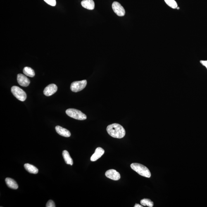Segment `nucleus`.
I'll return each mask as SVG.
<instances>
[{
  "instance_id": "nucleus-1",
  "label": "nucleus",
  "mask_w": 207,
  "mask_h": 207,
  "mask_svg": "<svg viewBox=\"0 0 207 207\" xmlns=\"http://www.w3.org/2000/svg\"><path fill=\"white\" fill-rule=\"evenodd\" d=\"M106 129L108 134L114 138L121 139L125 135V129L118 124H110L107 127Z\"/></svg>"
},
{
  "instance_id": "nucleus-2",
  "label": "nucleus",
  "mask_w": 207,
  "mask_h": 207,
  "mask_svg": "<svg viewBox=\"0 0 207 207\" xmlns=\"http://www.w3.org/2000/svg\"><path fill=\"white\" fill-rule=\"evenodd\" d=\"M130 167L133 170L143 177L148 178L151 177V172L147 167L144 165L138 163H133L130 165Z\"/></svg>"
},
{
  "instance_id": "nucleus-3",
  "label": "nucleus",
  "mask_w": 207,
  "mask_h": 207,
  "mask_svg": "<svg viewBox=\"0 0 207 207\" xmlns=\"http://www.w3.org/2000/svg\"><path fill=\"white\" fill-rule=\"evenodd\" d=\"M66 114L72 118L78 120H84L87 119V116L80 110L74 109H69L66 111Z\"/></svg>"
},
{
  "instance_id": "nucleus-4",
  "label": "nucleus",
  "mask_w": 207,
  "mask_h": 207,
  "mask_svg": "<svg viewBox=\"0 0 207 207\" xmlns=\"http://www.w3.org/2000/svg\"><path fill=\"white\" fill-rule=\"evenodd\" d=\"M11 92L15 98L20 101H25L27 98V94L25 91L17 86H13L11 88Z\"/></svg>"
},
{
  "instance_id": "nucleus-5",
  "label": "nucleus",
  "mask_w": 207,
  "mask_h": 207,
  "mask_svg": "<svg viewBox=\"0 0 207 207\" xmlns=\"http://www.w3.org/2000/svg\"><path fill=\"white\" fill-rule=\"evenodd\" d=\"M87 83V81L86 80L72 82L71 85V90L73 92H79L86 87Z\"/></svg>"
},
{
  "instance_id": "nucleus-6",
  "label": "nucleus",
  "mask_w": 207,
  "mask_h": 207,
  "mask_svg": "<svg viewBox=\"0 0 207 207\" xmlns=\"http://www.w3.org/2000/svg\"><path fill=\"white\" fill-rule=\"evenodd\" d=\"M112 8L115 14L119 17L124 16L125 15V10L119 3L114 2L112 4Z\"/></svg>"
},
{
  "instance_id": "nucleus-7",
  "label": "nucleus",
  "mask_w": 207,
  "mask_h": 207,
  "mask_svg": "<svg viewBox=\"0 0 207 207\" xmlns=\"http://www.w3.org/2000/svg\"><path fill=\"white\" fill-rule=\"evenodd\" d=\"M105 175L108 178L114 181L118 180L120 178V173L114 169L107 171L105 173Z\"/></svg>"
},
{
  "instance_id": "nucleus-8",
  "label": "nucleus",
  "mask_w": 207,
  "mask_h": 207,
  "mask_svg": "<svg viewBox=\"0 0 207 207\" xmlns=\"http://www.w3.org/2000/svg\"><path fill=\"white\" fill-rule=\"evenodd\" d=\"M57 90L58 87L56 84H49L45 88L44 93L45 95L46 96H50L55 94Z\"/></svg>"
},
{
  "instance_id": "nucleus-9",
  "label": "nucleus",
  "mask_w": 207,
  "mask_h": 207,
  "mask_svg": "<svg viewBox=\"0 0 207 207\" xmlns=\"http://www.w3.org/2000/svg\"><path fill=\"white\" fill-rule=\"evenodd\" d=\"M17 80L19 84L23 87H26L30 83V81L26 76L21 74H19L17 75Z\"/></svg>"
},
{
  "instance_id": "nucleus-10",
  "label": "nucleus",
  "mask_w": 207,
  "mask_h": 207,
  "mask_svg": "<svg viewBox=\"0 0 207 207\" xmlns=\"http://www.w3.org/2000/svg\"><path fill=\"white\" fill-rule=\"evenodd\" d=\"M104 151L101 147H98L96 148L94 154L91 157V160L92 162H95L98 159L101 158L102 156L104 154Z\"/></svg>"
},
{
  "instance_id": "nucleus-11",
  "label": "nucleus",
  "mask_w": 207,
  "mask_h": 207,
  "mask_svg": "<svg viewBox=\"0 0 207 207\" xmlns=\"http://www.w3.org/2000/svg\"><path fill=\"white\" fill-rule=\"evenodd\" d=\"M55 130L57 133L60 135L66 137H70L71 133L70 131L60 126H56L55 127Z\"/></svg>"
},
{
  "instance_id": "nucleus-12",
  "label": "nucleus",
  "mask_w": 207,
  "mask_h": 207,
  "mask_svg": "<svg viewBox=\"0 0 207 207\" xmlns=\"http://www.w3.org/2000/svg\"><path fill=\"white\" fill-rule=\"evenodd\" d=\"M81 4L84 8L87 9L93 10L94 8L95 4L93 0H83Z\"/></svg>"
},
{
  "instance_id": "nucleus-13",
  "label": "nucleus",
  "mask_w": 207,
  "mask_h": 207,
  "mask_svg": "<svg viewBox=\"0 0 207 207\" xmlns=\"http://www.w3.org/2000/svg\"><path fill=\"white\" fill-rule=\"evenodd\" d=\"M7 186L10 188L17 189L18 188V185L17 183L13 179L7 178L5 179Z\"/></svg>"
},
{
  "instance_id": "nucleus-14",
  "label": "nucleus",
  "mask_w": 207,
  "mask_h": 207,
  "mask_svg": "<svg viewBox=\"0 0 207 207\" xmlns=\"http://www.w3.org/2000/svg\"><path fill=\"white\" fill-rule=\"evenodd\" d=\"M24 168L28 172L30 173L36 174L39 172V170L34 165H30V164H25L24 165Z\"/></svg>"
},
{
  "instance_id": "nucleus-15",
  "label": "nucleus",
  "mask_w": 207,
  "mask_h": 207,
  "mask_svg": "<svg viewBox=\"0 0 207 207\" xmlns=\"http://www.w3.org/2000/svg\"><path fill=\"white\" fill-rule=\"evenodd\" d=\"M63 157L64 159L65 163L67 164L70 165H73V160L71 157H70V154L68 152L66 151H63Z\"/></svg>"
},
{
  "instance_id": "nucleus-16",
  "label": "nucleus",
  "mask_w": 207,
  "mask_h": 207,
  "mask_svg": "<svg viewBox=\"0 0 207 207\" xmlns=\"http://www.w3.org/2000/svg\"><path fill=\"white\" fill-rule=\"evenodd\" d=\"M23 72L25 75L30 77H34L35 75L34 71L29 67H25L23 69Z\"/></svg>"
},
{
  "instance_id": "nucleus-17",
  "label": "nucleus",
  "mask_w": 207,
  "mask_h": 207,
  "mask_svg": "<svg viewBox=\"0 0 207 207\" xmlns=\"http://www.w3.org/2000/svg\"><path fill=\"white\" fill-rule=\"evenodd\" d=\"M141 203L144 206H147L149 207H152L153 206V203L150 199H144L141 200Z\"/></svg>"
},
{
  "instance_id": "nucleus-18",
  "label": "nucleus",
  "mask_w": 207,
  "mask_h": 207,
  "mask_svg": "<svg viewBox=\"0 0 207 207\" xmlns=\"http://www.w3.org/2000/svg\"><path fill=\"white\" fill-rule=\"evenodd\" d=\"M165 2L167 5L172 8H177L178 7V4L175 0H164Z\"/></svg>"
},
{
  "instance_id": "nucleus-19",
  "label": "nucleus",
  "mask_w": 207,
  "mask_h": 207,
  "mask_svg": "<svg viewBox=\"0 0 207 207\" xmlns=\"http://www.w3.org/2000/svg\"><path fill=\"white\" fill-rule=\"evenodd\" d=\"M45 2L52 6H55L56 5V0H44Z\"/></svg>"
},
{
  "instance_id": "nucleus-20",
  "label": "nucleus",
  "mask_w": 207,
  "mask_h": 207,
  "mask_svg": "<svg viewBox=\"0 0 207 207\" xmlns=\"http://www.w3.org/2000/svg\"><path fill=\"white\" fill-rule=\"evenodd\" d=\"M46 207H55V204L54 202V201H53L52 200H50L47 203H46Z\"/></svg>"
},
{
  "instance_id": "nucleus-21",
  "label": "nucleus",
  "mask_w": 207,
  "mask_h": 207,
  "mask_svg": "<svg viewBox=\"0 0 207 207\" xmlns=\"http://www.w3.org/2000/svg\"><path fill=\"white\" fill-rule=\"evenodd\" d=\"M200 63L202 65L206 67L207 69V61H202V60H201L200 61Z\"/></svg>"
},
{
  "instance_id": "nucleus-22",
  "label": "nucleus",
  "mask_w": 207,
  "mask_h": 207,
  "mask_svg": "<svg viewBox=\"0 0 207 207\" xmlns=\"http://www.w3.org/2000/svg\"><path fill=\"white\" fill-rule=\"evenodd\" d=\"M143 207L142 206H141V205L138 204H136L134 206V207Z\"/></svg>"
},
{
  "instance_id": "nucleus-23",
  "label": "nucleus",
  "mask_w": 207,
  "mask_h": 207,
  "mask_svg": "<svg viewBox=\"0 0 207 207\" xmlns=\"http://www.w3.org/2000/svg\"><path fill=\"white\" fill-rule=\"evenodd\" d=\"M177 9H179V7H177Z\"/></svg>"
}]
</instances>
